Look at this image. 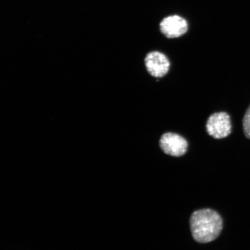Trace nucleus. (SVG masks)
<instances>
[{
    "instance_id": "1",
    "label": "nucleus",
    "mask_w": 250,
    "mask_h": 250,
    "mask_svg": "<svg viewBox=\"0 0 250 250\" xmlns=\"http://www.w3.org/2000/svg\"><path fill=\"white\" fill-rule=\"evenodd\" d=\"M190 230L196 242L206 243L213 241L223 229V220L216 211L211 209L196 211L190 219Z\"/></svg>"
},
{
    "instance_id": "2",
    "label": "nucleus",
    "mask_w": 250,
    "mask_h": 250,
    "mask_svg": "<svg viewBox=\"0 0 250 250\" xmlns=\"http://www.w3.org/2000/svg\"><path fill=\"white\" fill-rule=\"evenodd\" d=\"M206 130L210 136L216 139L226 138L232 131L229 115L225 112H216L208 118Z\"/></svg>"
},
{
    "instance_id": "3",
    "label": "nucleus",
    "mask_w": 250,
    "mask_h": 250,
    "mask_svg": "<svg viewBox=\"0 0 250 250\" xmlns=\"http://www.w3.org/2000/svg\"><path fill=\"white\" fill-rule=\"evenodd\" d=\"M159 146L166 154L180 157L186 154L188 145L183 137L176 133L169 132L162 136L159 141Z\"/></svg>"
},
{
    "instance_id": "4",
    "label": "nucleus",
    "mask_w": 250,
    "mask_h": 250,
    "mask_svg": "<svg viewBox=\"0 0 250 250\" xmlns=\"http://www.w3.org/2000/svg\"><path fill=\"white\" fill-rule=\"evenodd\" d=\"M145 65L148 73L155 78H162L169 70L170 62L167 56L161 52H149L145 58Z\"/></svg>"
},
{
    "instance_id": "5",
    "label": "nucleus",
    "mask_w": 250,
    "mask_h": 250,
    "mask_svg": "<svg viewBox=\"0 0 250 250\" xmlns=\"http://www.w3.org/2000/svg\"><path fill=\"white\" fill-rule=\"evenodd\" d=\"M160 29L167 38H177L186 33L188 23L186 20L180 16H170L161 21Z\"/></svg>"
},
{
    "instance_id": "6",
    "label": "nucleus",
    "mask_w": 250,
    "mask_h": 250,
    "mask_svg": "<svg viewBox=\"0 0 250 250\" xmlns=\"http://www.w3.org/2000/svg\"><path fill=\"white\" fill-rule=\"evenodd\" d=\"M243 127L246 137L250 139V105L243 118Z\"/></svg>"
}]
</instances>
